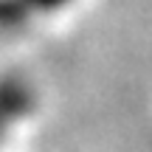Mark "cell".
Listing matches in <instances>:
<instances>
[{"mask_svg":"<svg viewBox=\"0 0 152 152\" xmlns=\"http://www.w3.org/2000/svg\"><path fill=\"white\" fill-rule=\"evenodd\" d=\"M28 3H34V6H39V9H56V6H62V3H68V0H28Z\"/></svg>","mask_w":152,"mask_h":152,"instance_id":"1","label":"cell"}]
</instances>
